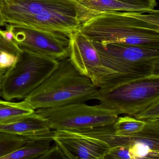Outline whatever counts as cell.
<instances>
[{"label": "cell", "instance_id": "cell-12", "mask_svg": "<svg viewBox=\"0 0 159 159\" xmlns=\"http://www.w3.org/2000/svg\"><path fill=\"white\" fill-rule=\"evenodd\" d=\"M54 135V130L51 129L24 135L26 140L25 143L1 159H39L51 148Z\"/></svg>", "mask_w": 159, "mask_h": 159}, {"label": "cell", "instance_id": "cell-7", "mask_svg": "<svg viewBox=\"0 0 159 159\" xmlns=\"http://www.w3.org/2000/svg\"><path fill=\"white\" fill-rule=\"evenodd\" d=\"M34 112L47 120L52 130L69 131L113 125L119 115L100 104L90 106L85 102L38 109Z\"/></svg>", "mask_w": 159, "mask_h": 159}, {"label": "cell", "instance_id": "cell-1", "mask_svg": "<svg viewBox=\"0 0 159 159\" xmlns=\"http://www.w3.org/2000/svg\"><path fill=\"white\" fill-rule=\"evenodd\" d=\"M6 24L70 34L98 14L74 0H0Z\"/></svg>", "mask_w": 159, "mask_h": 159}, {"label": "cell", "instance_id": "cell-24", "mask_svg": "<svg viewBox=\"0 0 159 159\" xmlns=\"http://www.w3.org/2000/svg\"><path fill=\"white\" fill-rule=\"evenodd\" d=\"M7 25L2 14L1 8H0V26H5Z\"/></svg>", "mask_w": 159, "mask_h": 159}, {"label": "cell", "instance_id": "cell-5", "mask_svg": "<svg viewBox=\"0 0 159 159\" xmlns=\"http://www.w3.org/2000/svg\"><path fill=\"white\" fill-rule=\"evenodd\" d=\"M58 63L49 57L22 50L3 76L0 96L8 101L24 99L51 75Z\"/></svg>", "mask_w": 159, "mask_h": 159}, {"label": "cell", "instance_id": "cell-3", "mask_svg": "<svg viewBox=\"0 0 159 159\" xmlns=\"http://www.w3.org/2000/svg\"><path fill=\"white\" fill-rule=\"evenodd\" d=\"M92 42L100 63L93 83L100 90L159 74V46Z\"/></svg>", "mask_w": 159, "mask_h": 159}, {"label": "cell", "instance_id": "cell-13", "mask_svg": "<svg viewBox=\"0 0 159 159\" xmlns=\"http://www.w3.org/2000/svg\"><path fill=\"white\" fill-rule=\"evenodd\" d=\"M49 130L47 120L34 111L16 120L0 123V132L24 136Z\"/></svg>", "mask_w": 159, "mask_h": 159}, {"label": "cell", "instance_id": "cell-18", "mask_svg": "<svg viewBox=\"0 0 159 159\" xmlns=\"http://www.w3.org/2000/svg\"><path fill=\"white\" fill-rule=\"evenodd\" d=\"M21 52L16 41L8 39L4 30L0 29V55L3 52H9L18 56Z\"/></svg>", "mask_w": 159, "mask_h": 159}, {"label": "cell", "instance_id": "cell-25", "mask_svg": "<svg viewBox=\"0 0 159 159\" xmlns=\"http://www.w3.org/2000/svg\"><path fill=\"white\" fill-rule=\"evenodd\" d=\"M6 70H2L0 69V88L1 86L2 82V79H3V76L6 72Z\"/></svg>", "mask_w": 159, "mask_h": 159}, {"label": "cell", "instance_id": "cell-9", "mask_svg": "<svg viewBox=\"0 0 159 159\" xmlns=\"http://www.w3.org/2000/svg\"><path fill=\"white\" fill-rule=\"evenodd\" d=\"M53 141L66 159H105L111 148L103 140L69 130H54Z\"/></svg>", "mask_w": 159, "mask_h": 159}, {"label": "cell", "instance_id": "cell-21", "mask_svg": "<svg viewBox=\"0 0 159 159\" xmlns=\"http://www.w3.org/2000/svg\"><path fill=\"white\" fill-rule=\"evenodd\" d=\"M17 58V56L11 53H2L0 55V69L7 70L13 66Z\"/></svg>", "mask_w": 159, "mask_h": 159}, {"label": "cell", "instance_id": "cell-14", "mask_svg": "<svg viewBox=\"0 0 159 159\" xmlns=\"http://www.w3.org/2000/svg\"><path fill=\"white\" fill-rule=\"evenodd\" d=\"M78 2L87 9L97 12L114 11H138L149 13L150 11L144 7L125 3L119 0H79Z\"/></svg>", "mask_w": 159, "mask_h": 159}, {"label": "cell", "instance_id": "cell-10", "mask_svg": "<svg viewBox=\"0 0 159 159\" xmlns=\"http://www.w3.org/2000/svg\"><path fill=\"white\" fill-rule=\"evenodd\" d=\"M69 58L75 68L93 83L100 63L99 56L92 41L79 30L70 34Z\"/></svg>", "mask_w": 159, "mask_h": 159}, {"label": "cell", "instance_id": "cell-16", "mask_svg": "<svg viewBox=\"0 0 159 159\" xmlns=\"http://www.w3.org/2000/svg\"><path fill=\"white\" fill-rule=\"evenodd\" d=\"M34 111L19 106L16 102L0 99V123L16 120L29 115Z\"/></svg>", "mask_w": 159, "mask_h": 159}, {"label": "cell", "instance_id": "cell-26", "mask_svg": "<svg viewBox=\"0 0 159 159\" xmlns=\"http://www.w3.org/2000/svg\"><path fill=\"white\" fill-rule=\"evenodd\" d=\"M74 1H75L78 2L79 0H74Z\"/></svg>", "mask_w": 159, "mask_h": 159}, {"label": "cell", "instance_id": "cell-20", "mask_svg": "<svg viewBox=\"0 0 159 159\" xmlns=\"http://www.w3.org/2000/svg\"><path fill=\"white\" fill-rule=\"evenodd\" d=\"M130 147L117 146L111 148L105 159H131Z\"/></svg>", "mask_w": 159, "mask_h": 159}, {"label": "cell", "instance_id": "cell-11", "mask_svg": "<svg viewBox=\"0 0 159 159\" xmlns=\"http://www.w3.org/2000/svg\"><path fill=\"white\" fill-rule=\"evenodd\" d=\"M74 131L103 140L111 148L117 146L131 147L138 140L150 137L159 136V130L146 125L141 133L131 137L117 135L115 134L112 125L86 128Z\"/></svg>", "mask_w": 159, "mask_h": 159}, {"label": "cell", "instance_id": "cell-19", "mask_svg": "<svg viewBox=\"0 0 159 159\" xmlns=\"http://www.w3.org/2000/svg\"><path fill=\"white\" fill-rule=\"evenodd\" d=\"M134 118L145 123L159 120V101L152 104Z\"/></svg>", "mask_w": 159, "mask_h": 159}, {"label": "cell", "instance_id": "cell-17", "mask_svg": "<svg viewBox=\"0 0 159 159\" xmlns=\"http://www.w3.org/2000/svg\"><path fill=\"white\" fill-rule=\"evenodd\" d=\"M26 141L24 135L0 132V159L20 148Z\"/></svg>", "mask_w": 159, "mask_h": 159}, {"label": "cell", "instance_id": "cell-2", "mask_svg": "<svg viewBox=\"0 0 159 159\" xmlns=\"http://www.w3.org/2000/svg\"><path fill=\"white\" fill-rule=\"evenodd\" d=\"M78 30L92 41L100 43L159 46V11L101 12Z\"/></svg>", "mask_w": 159, "mask_h": 159}, {"label": "cell", "instance_id": "cell-23", "mask_svg": "<svg viewBox=\"0 0 159 159\" xmlns=\"http://www.w3.org/2000/svg\"><path fill=\"white\" fill-rule=\"evenodd\" d=\"M39 159H66V158L60 148L55 144V146L51 147L47 152L40 156Z\"/></svg>", "mask_w": 159, "mask_h": 159}, {"label": "cell", "instance_id": "cell-4", "mask_svg": "<svg viewBox=\"0 0 159 159\" xmlns=\"http://www.w3.org/2000/svg\"><path fill=\"white\" fill-rule=\"evenodd\" d=\"M98 88L81 74L69 57L59 60L54 71L17 105L33 111L96 99Z\"/></svg>", "mask_w": 159, "mask_h": 159}, {"label": "cell", "instance_id": "cell-8", "mask_svg": "<svg viewBox=\"0 0 159 159\" xmlns=\"http://www.w3.org/2000/svg\"><path fill=\"white\" fill-rule=\"evenodd\" d=\"M11 25L15 40L21 50L29 51L60 60L69 57L70 35Z\"/></svg>", "mask_w": 159, "mask_h": 159}, {"label": "cell", "instance_id": "cell-15", "mask_svg": "<svg viewBox=\"0 0 159 159\" xmlns=\"http://www.w3.org/2000/svg\"><path fill=\"white\" fill-rule=\"evenodd\" d=\"M146 123L132 116L118 117L112 125L115 134L121 136L131 137L138 134L142 132Z\"/></svg>", "mask_w": 159, "mask_h": 159}, {"label": "cell", "instance_id": "cell-22", "mask_svg": "<svg viewBox=\"0 0 159 159\" xmlns=\"http://www.w3.org/2000/svg\"><path fill=\"white\" fill-rule=\"evenodd\" d=\"M125 3L134 6L144 7L150 11H154L157 5L156 0H119Z\"/></svg>", "mask_w": 159, "mask_h": 159}, {"label": "cell", "instance_id": "cell-6", "mask_svg": "<svg viewBox=\"0 0 159 159\" xmlns=\"http://www.w3.org/2000/svg\"><path fill=\"white\" fill-rule=\"evenodd\" d=\"M96 100L120 115L135 117L159 101V74L137 79L108 89H98Z\"/></svg>", "mask_w": 159, "mask_h": 159}]
</instances>
